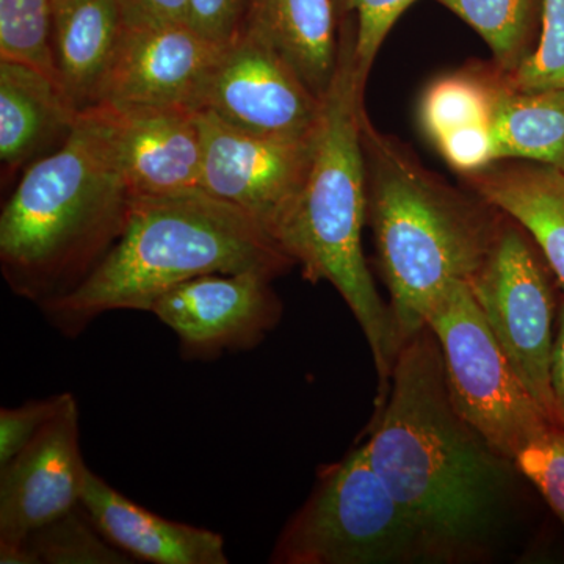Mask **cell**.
<instances>
[{"instance_id": "1", "label": "cell", "mask_w": 564, "mask_h": 564, "mask_svg": "<svg viewBox=\"0 0 564 564\" xmlns=\"http://www.w3.org/2000/svg\"><path fill=\"white\" fill-rule=\"evenodd\" d=\"M361 447L432 563L486 558L522 477L456 410L429 325L397 352L388 397Z\"/></svg>"}, {"instance_id": "2", "label": "cell", "mask_w": 564, "mask_h": 564, "mask_svg": "<svg viewBox=\"0 0 564 564\" xmlns=\"http://www.w3.org/2000/svg\"><path fill=\"white\" fill-rule=\"evenodd\" d=\"M132 202L109 113L80 111L0 215V269L14 295L41 307L79 288L120 240Z\"/></svg>"}, {"instance_id": "3", "label": "cell", "mask_w": 564, "mask_h": 564, "mask_svg": "<svg viewBox=\"0 0 564 564\" xmlns=\"http://www.w3.org/2000/svg\"><path fill=\"white\" fill-rule=\"evenodd\" d=\"M367 225L389 292L397 348L425 328L434 304L456 281L477 276L503 214L469 188L448 184L402 140L362 118Z\"/></svg>"}, {"instance_id": "4", "label": "cell", "mask_w": 564, "mask_h": 564, "mask_svg": "<svg viewBox=\"0 0 564 564\" xmlns=\"http://www.w3.org/2000/svg\"><path fill=\"white\" fill-rule=\"evenodd\" d=\"M355 21L339 20V57L322 98L313 161L302 192L276 242L306 281L328 282L361 326L378 375L377 406L391 386L397 348L388 304L375 288L362 250L367 223V176L362 148L367 77L355 55Z\"/></svg>"}, {"instance_id": "5", "label": "cell", "mask_w": 564, "mask_h": 564, "mask_svg": "<svg viewBox=\"0 0 564 564\" xmlns=\"http://www.w3.org/2000/svg\"><path fill=\"white\" fill-rule=\"evenodd\" d=\"M295 265L247 212L202 188L133 196L124 232L106 258L79 288L40 310L73 339L111 311L150 313L163 293L203 274L278 278Z\"/></svg>"}, {"instance_id": "6", "label": "cell", "mask_w": 564, "mask_h": 564, "mask_svg": "<svg viewBox=\"0 0 564 564\" xmlns=\"http://www.w3.org/2000/svg\"><path fill=\"white\" fill-rule=\"evenodd\" d=\"M273 564L432 563L422 534L361 447L323 466L313 492L289 519Z\"/></svg>"}, {"instance_id": "7", "label": "cell", "mask_w": 564, "mask_h": 564, "mask_svg": "<svg viewBox=\"0 0 564 564\" xmlns=\"http://www.w3.org/2000/svg\"><path fill=\"white\" fill-rule=\"evenodd\" d=\"M426 325L440 344L456 410L500 455L513 462L552 422L497 344L469 284L456 281L448 285Z\"/></svg>"}, {"instance_id": "8", "label": "cell", "mask_w": 564, "mask_h": 564, "mask_svg": "<svg viewBox=\"0 0 564 564\" xmlns=\"http://www.w3.org/2000/svg\"><path fill=\"white\" fill-rule=\"evenodd\" d=\"M469 288L519 380L545 417L563 425L551 381L562 293L532 237L513 218L503 214L496 242Z\"/></svg>"}, {"instance_id": "9", "label": "cell", "mask_w": 564, "mask_h": 564, "mask_svg": "<svg viewBox=\"0 0 564 564\" xmlns=\"http://www.w3.org/2000/svg\"><path fill=\"white\" fill-rule=\"evenodd\" d=\"M198 110L239 131L302 140L317 131L322 98L278 52L242 33L223 46Z\"/></svg>"}, {"instance_id": "10", "label": "cell", "mask_w": 564, "mask_h": 564, "mask_svg": "<svg viewBox=\"0 0 564 564\" xmlns=\"http://www.w3.org/2000/svg\"><path fill=\"white\" fill-rule=\"evenodd\" d=\"M198 120L202 191L247 212L276 240L310 172L315 133L302 140L254 135L199 110Z\"/></svg>"}, {"instance_id": "11", "label": "cell", "mask_w": 564, "mask_h": 564, "mask_svg": "<svg viewBox=\"0 0 564 564\" xmlns=\"http://www.w3.org/2000/svg\"><path fill=\"white\" fill-rule=\"evenodd\" d=\"M273 280L262 272L203 274L163 293L150 313L176 334L185 359L210 361L251 350L276 328L284 307Z\"/></svg>"}, {"instance_id": "12", "label": "cell", "mask_w": 564, "mask_h": 564, "mask_svg": "<svg viewBox=\"0 0 564 564\" xmlns=\"http://www.w3.org/2000/svg\"><path fill=\"white\" fill-rule=\"evenodd\" d=\"M223 46L187 22L124 24L98 106L198 110Z\"/></svg>"}, {"instance_id": "13", "label": "cell", "mask_w": 564, "mask_h": 564, "mask_svg": "<svg viewBox=\"0 0 564 564\" xmlns=\"http://www.w3.org/2000/svg\"><path fill=\"white\" fill-rule=\"evenodd\" d=\"M88 469L80 451L79 406L69 393L31 443L0 466V544L24 543L77 507Z\"/></svg>"}, {"instance_id": "14", "label": "cell", "mask_w": 564, "mask_h": 564, "mask_svg": "<svg viewBox=\"0 0 564 564\" xmlns=\"http://www.w3.org/2000/svg\"><path fill=\"white\" fill-rule=\"evenodd\" d=\"M133 196L202 188L203 137L198 110L102 106Z\"/></svg>"}, {"instance_id": "15", "label": "cell", "mask_w": 564, "mask_h": 564, "mask_svg": "<svg viewBox=\"0 0 564 564\" xmlns=\"http://www.w3.org/2000/svg\"><path fill=\"white\" fill-rule=\"evenodd\" d=\"M93 522L111 544L133 562L154 564H226L220 533L172 521L128 499L88 469L82 500Z\"/></svg>"}, {"instance_id": "16", "label": "cell", "mask_w": 564, "mask_h": 564, "mask_svg": "<svg viewBox=\"0 0 564 564\" xmlns=\"http://www.w3.org/2000/svg\"><path fill=\"white\" fill-rule=\"evenodd\" d=\"M464 187L532 237L564 293V172L525 161H497L463 174Z\"/></svg>"}, {"instance_id": "17", "label": "cell", "mask_w": 564, "mask_h": 564, "mask_svg": "<svg viewBox=\"0 0 564 564\" xmlns=\"http://www.w3.org/2000/svg\"><path fill=\"white\" fill-rule=\"evenodd\" d=\"M80 111L62 85L40 70L0 61V161L28 169L68 139Z\"/></svg>"}, {"instance_id": "18", "label": "cell", "mask_w": 564, "mask_h": 564, "mask_svg": "<svg viewBox=\"0 0 564 564\" xmlns=\"http://www.w3.org/2000/svg\"><path fill=\"white\" fill-rule=\"evenodd\" d=\"M52 9L58 80L77 110L91 109L124 31L120 0H52Z\"/></svg>"}, {"instance_id": "19", "label": "cell", "mask_w": 564, "mask_h": 564, "mask_svg": "<svg viewBox=\"0 0 564 564\" xmlns=\"http://www.w3.org/2000/svg\"><path fill=\"white\" fill-rule=\"evenodd\" d=\"M242 33L281 55L323 98L339 57V20L333 0H251Z\"/></svg>"}, {"instance_id": "20", "label": "cell", "mask_w": 564, "mask_h": 564, "mask_svg": "<svg viewBox=\"0 0 564 564\" xmlns=\"http://www.w3.org/2000/svg\"><path fill=\"white\" fill-rule=\"evenodd\" d=\"M489 129L494 162L543 163L564 172V90H519L499 70Z\"/></svg>"}, {"instance_id": "21", "label": "cell", "mask_w": 564, "mask_h": 564, "mask_svg": "<svg viewBox=\"0 0 564 564\" xmlns=\"http://www.w3.org/2000/svg\"><path fill=\"white\" fill-rule=\"evenodd\" d=\"M488 44L492 65L511 76L536 51L543 0H436Z\"/></svg>"}, {"instance_id": "22", "label": "cell", "mask_w": 564, "mask_h": 564, "mask_svg": "<svg viewBox=\"0 0 564 564\" xmlns=\"http://www.w3.org/2000/svg\"><path fill=\"white\" fill-rule=\"evenodd\" d=\"M499 70L474 66L447 74L429 85L419 104L423 133L436 143L447 133L491 122Z\"/></svg>"}, {"instance_id": "23", "label": "cell", "mask_w": 564, "mask_h": 564, "mask_svg": "<svg viewBox=\"0 0 564 564\" xmlns=\"http://www.w3.org/2000/svg\"><path fill=\"white\" fill-rule=\"evenodd\" d=\"M35 564H131L79 503L25 540Z\"/></svg>"}, {"instance_id": "24", "label": "cell", "mask_w": 564, "mask_h": 564, "mask_svg": "<svg viewBox=\"0 0 564 564\" xmlns=\"http://www.w3.org/2000/svg\"><path fill=\"white\" fill-rule=\"evenodd\" d=\"M0 61L29 66L61 84L52 0H0Z\"/></svg>"}, {"instance_id": "25", "label": "cell", "mask_w": 564, "mask_h": 564, "mask_svg": "<svg viewBox=\"0 0 564 564\" xmlns=\"http://www.w3.org/2000/svg\"><path fill=\"white\" fill-rule=\"evenodd\" d=\"M513 463L564 527V426L551 423L514 456Z\"/></svg>"}, {"instance_id": "26", "label": "cell", "mask_w": 564, "mask_h": 564, "mask_svg": "<svg viewBox=\"0 0 564 564\" xmlns=\"http://www.w3.org/2000/svg\"><path fill=\"white\" fill-rule=\"evenodd\" d=\"M503 77L519 90H564V0H543L536 51L514 74Z\"/></svg>"}, {"instance_id": "27", "label": "cell", "mask_w": 564, "mask_h": 564, "mask_svg": "<svg viewBox=\"0 0 564 564\" xmlns=\"http://www.w3.org/2000/svg\"><path fill=\"white\" fill-rule=\"evenodd\" d=\"M337 20L355 21V55L358 68L369 79L375 58L393 24L415 0H333Z\"/></svg>"}, {"instance_id": "28", "label": "cell", "mask_w": 564, "mask_h": 564, "mask_svg": "<svg viewBox=\"0 0 564 564\" xmlns=\"http://www.w3.org/2000/svg\"><path fill=\"white\" fill-rule=\"evenodd\" d=\"M69 392L31 400L17 408L0 410V466L20 454L44 425L62 410Z\"/></svg>"}, {"instance_id": "29", "label": "cell", "mask_w": 564, "mask_h": 564, "mask_svg": "<svg viewBox=\"0 0 564 564\" xmlns=\"http://www.w3.org/2000/svg\"><path fill=\"white\" fill-rule=\"evenodd\" d=\"M251 0H187V24L207 40L229 44L242 35Z\"/></svg>"}, {"instance_id": "30", "label": "cell", "mask_w": 564, "mask_h": 564, "mask_svg": "<svg viewBox=\"0 0 564 564\" xmlns=\"http://www.w3.org/2000/svg\"><path fill=\"white\" fill-rule=\"evenodd\" d=\"M444 161L459 174H469L494 162L489 124L473 126L447 133L434 143Z\"/></svg>"}, {"instance_id": "31", "label": "cell", "mask_w": 564, "mask_h": 564, "mask_svg": "<svg viewBox=\"0 0 564 564\" xmlns=\"http://www.w3.org/2000/svg\"><path fill=\"white\" fill-rule=\"evenodd\" d=\"M126 24L187 22V0H120Z\"/></svg>"}, {"instance_id": "32", "label": "cell", "mask_w": 564, "mask_h": 564, "mask_svg": "<svg viewBox=\"0 0 564 564\" xmlns=\"http://www.w3.org/2000/svg\"><path fill=\"white\" fill-rule=\"evenodd\" d=\"M552 391H554L560 421L564 426V293L560 295L558 317H556L554 348L551 361Z\"/></svg>"}]
</instances>
